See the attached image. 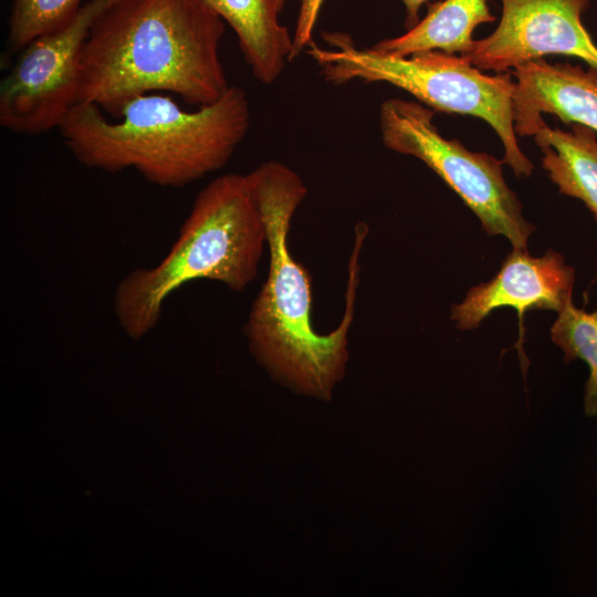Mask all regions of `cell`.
Segmentation results:
<instances>
[{
	"label": "cell",
	"instance_id": "cell-1",
	"mask_svg": "<svg viewBox=\"0 0 597 597\" xmlns=\"http://www.w3.org/2000/svg\"><path fill=\"white\" fill-rule=\"evenodd\" d=\"M248 176L264 221L270 256L265 282L244 324L250 350L273 380L297 394L329 400L349 357L348 332L368 227H355L342 321L332 332L317 333L312 323L310 273L294 259L289 243L291 223L307 187L296 171L276 160L262 163Z\"/></svg>",
	"mask_w": 597,
	"mask_h": 597
},
{
	"label": "cell",
	"instance_id": "cell-2",
	"mask_svg": "<svg viewBox=\"0 0 597 597\" xmlns=\"http://www.w3.org/2000/svg\"><path fill=\"white\" fill-rule=\"evenodd\" d=\"M224 21L205 0H117L94 21L78 65L77 103L114 117L144 94L202 106L230 86L220 56Z\"/></svg>",
	"mask_w": 597,
	"mask_h": 597
},
{
	"label": "cell",
	"instance_id": "cell-3",
	"mask_svg": "<svg viewBox=\"0 0 597 597\" xmlns=\"http://www.w3.org/2000/svg\"><path fill=\"white\" fill-rule=\"evenodd\" d=\"M95 104L77 103L59 130L82 165L107 172L137 170L160 187H182L224 167L250 127L244 90L230 85L196 111L148 93L109 121Z\"/></svg>",
	"mask_w": 597,
	"mask_h": 597
},
{
	"label": "cell",
	"instance_id": "cell-4",
	"mask_svg": "<svg viewBox=\"0 0 597 597\" xmlns=\"http://www.w3.org/2000/svg\"><path fill=\"white\" fill-rule=\"evenodd\" d=\"M266 232L248 174L211 180L196 197L166 256L128 272L116 285L119 327L138 339L155 328L167 298L196 280L244 291L258 276Z\"/></svg>",
	"mask_w": 597,
	"mask_h": 597
},
{
	"label": "cell",
	"instance_id": "cell-5",
	"mask_svg": "<svg viewBox=\"0 0 597 597\" xmlns=\"http://www.w3.org/2000/svg\"><path fill=\"white\" fill-rule=\"evenodd\" d=\"M327 48L314 41L305 50L332 85L388 83L434 112L471 115L486 122L504 148L503 164L517 177H528L533 163L521 150L514 130L512 73L489 75L461 55L423 51L392 56L358 48L346 33H324Z\"/></svg>",
	"mask_w": 597,
	"mask_h": 597
},
{
	"label": "cell",
	"instance_id": "cell-6",
	"mask_svg": "<svg viewBox=\"0 0 597 597\" xmlns=\"http://www.w3.org/2000/svg\"><path fill=\"white\" fill-rule=\"evenodd\" d=\"M433 115V109L419 102L386 100L379 108L384 146L426 164L476 216L489 237H505L513 249L527 250L536 227L525 219L521 201L507 186L502 159L444 138Z\"/></svg>",
	"mask_w": 597,
	"mask_h": 597
},
{
	"label": "cell",
	"instance_id": "cell-7",
	"mask_svg": "<svg viewBox=\"0 0 597 597\" xmlns=\"http://www.w3.org/2000/svg\"><path fill=\"white\" fill-rule=\"evenodd\" d=\"M117 0H86L63 28L23 48L0 85V125L34 136L61 126L77 104L78 65L90 30Z\"/></svg>",
	"mask_w": 597,
	"mask_h": 597
},
{
	"label": "cell",
	"instance_id": "cell-8",
	"mask_svg": "<svg viewBox=\"0 0 597 597\" xmlns=\"http://www.w3.org/2000/svg\"><path fill=\"white\" fill-rule=\"evenodd\" d=\"M500 1L495 30L461 55L470 64L503 73L526 61L563 54L597 69V45L582 22L590 0Z\"/></svg>",
	"mask_w": 597,
	"mask_h": 597
},
{
	"label": "cell",
	"instance_id": "cell-9",
	"mask_svg": "<svg viewBox=\"0 0 597 597\" xmlns=\"http://www.w3.org/2000/svg\"><path fill=\"white\" fill-rule=\"evenodd\" d=\"M574 284L575 269L562 253L548 250L532 256L513 249L490 281L471 287L452 305L450 318L460 331H469L501 307L515 308L520 317L531 310L558 312L573 297Z\"/></svg>",
	"mask_w": 597,
	"mask_h": 597
},
{
	"label": "cell",
	"instance_id": "cell-10",
	"mask_svg": "<svg viewBox=\"0 0 597 597\" xmlns=\"http://www.w3.org/2000/svg\"><path fill=\"white\" fill-rule=\"evenodd\" d=\"M512 96L514 130L517 136L534 135L551 114L565 124H580L597 133V69L543 59L513 69Z\"/></svg>",
	"mask_w": 597,
	"mask_h": 597
},
{
	"label": "cell",
	"instance_id": "cell-11",
	"mask_svg": "<svg viewBox=\"0 0 597 597\" xmlns=\"http://www.w3.org/2000/svg\"><path fill=\"white\" fill-rule=\"evenodd\" d=\"M234 31L252 75L273 84L292 61L293 34L280 23L275 0H205Z\"/></svg>",
	"mask_w": 597,
	"mask_h": 597
},
{
	"label": "cell",
	"instance_id": "cell-12",
	"mask_svg": "<svg viewBox=\"0 0 597 597\" xmlns=\"http://www.w3.org/2000/svg\"><path fill=\"white\" fill-rule=\"evenodd\" d=\"M494 21L489 0H442L429 4L426 17L404 34L380 40L371 48L392 56L423 51L463 55L473 48L474 29Z\"/></svg>",
	"mask_w": 597,
	"mask_h": 597
},
{
	"label": "cell",
	"instance_id": "cell-13",
	"mask_svg": "<svg viewBox=\"0 0 597 597\" xmlns=\"http://www.w3.org/2000/svg\"><path fill=\"white\" fill-rule=\"evenodd\" d=\"M533 138L551 181L561 193L580 200L597 224V133L580 124L563 130L543 122Z\"/></svg>",
	"mask_w": 597,
	"mask_h": 597
},
{
	"label": "cell",
	"instance_id": "cell-14",
	"mask_svg": "<svg viewBox=\"0 0 597 597\" xmlns=\"http://www.w3.org/2000/svg\"><path fill=\"white\" fill-rule=\"evenodd\" d=\"M551 338L564 353V362L584 360L589 368L585 384L584 410L588 417L597 416V308L587 312L569 298L557 312L551 327Z\"/></svg>",
	"mask_w": 597,
	"mask_h": 597
},
{
	"label": "cell",
	"instance_id": "cell-15",
	"mask_svg": "<svg viewBox=\"0 0 597 597\" xmlns=\"http://www.w3.org/2000/svg\"><path fill=\"white\" fill-rule=\"evenodd\" d=\"M85 0H13L9 18V43L18 50L33 40L65 27Z\"/></svg>",
	"mask_w": 597,
	"mask_h": 597
},
{
	"label": "cell",
	"instance_id": "cell-16",
	"mask_svg": "<svg viewBox=\"0 0 597 597\" xmlns=\"http://www.w3.org/2000/svg\"><path fill=\"white\" fill-rule=\"evenodd\" d=\"M300 10L293 32L292 61L314 41L313 33L324 0H300Z\"/></svg>",
	"mask_w": 597,
	"mask_h": 597
},
{
	"label": "cell",
	"instance_id": "cell-17",
	"mask_svg": "<svg viewBox=\"0 0 597 597\" xmlns=\"http://www.w3.org/2000/svg\"><path fill=\"white\" fill-rule=\"evenodd\" d=\"M428 0H401L406 11L405 27L411 29L419 22V10Z\"/></svg>",
	"mask_w": 597,
	"mask_h": 597
},
{
	"label": "cell",
	"instance_id": "cell-18",
	"mask_svg": "<svg viewBox=\"0 0 597 597\" xmlns=\"http://www.w3.org/2000/svg\"><path fill=\"white\" fill-rule=\"evenodd\" d=\"M275 1H276V6H277V8H279V10L281 12L284 4H285V2H286V0H275Z\"/></svg>",
	"mask_w": 597,
	"mask_h": 597
}]
</instances>
